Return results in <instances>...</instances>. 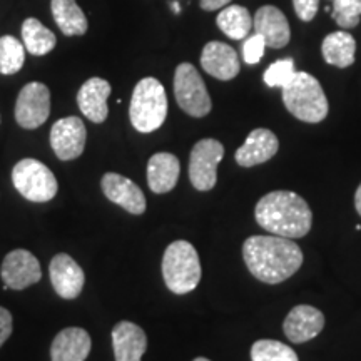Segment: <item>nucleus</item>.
<instances>
[{
	"mask_svg": "<svg viewBox=\"0 0 361 361\" xmlns=\"http://www.w3.org/2000/svg\"><path fill=\"white\" fill-rule=\"evenodd\" d=\"M243 258L256 279L266 284H278L301 268L303 251L288 238L251 236L243 245Z\"/></svg>",
	"mask_w": 361,
	"mask_h": 361,
	"instance_id": "f257e3e1",
	"label": "nucleus"
},
{
	"mask_svg": "<svg viewBox=\"0 0 361 361\" xmlns=\"http://www.w3.org/2000/svg\"><path fill=\"white\" fill-rule=\"evenodd\" d=\"M255 218L268 233L288 239L306 236L313 223L308 202L293 191L266 194L256 204Z\"/></svg>",
	"mask_w": 361,
	"mask_h": 361,
	"instance_id": "f03ea898",
	"label": "nucleus"
},
{
	"mask_svg": "<svg viewBox=\"0 0 361 361\" xmlns=\"http://www.w3.org/2000/svg\"><path fill=\"white\" fill-rule=\"evenodd\" d=\"M283 102L296 119L318 124L326 119L329 104L318 79L308 72H296L295 78L281 89Z\"/></svg>",
	"mask_w": 361,
	"mask_h": 361,
	"instance_id": "7ed1b4c3",
	"label": "nucleus"
},
{
	"mask_svg": "<svg viewBox=\"0 0 361 361\" xmlns=\"http://www.w3.org/2000/svg\"><path fill=\"white\" fill-rule=\"evenodd\" d=\"M168 116V96L164 85L154 78H144L134 87L130 97L129 119L139 133H154Z\"/></svg>",
	"mask_w": 361,
	"mask_h": 361,
	"instance_id": "20e7f679",
	"label": "nucleus"
},
{
	"mask_svg": "<svg viewBox=\"0 0 361 361\" xmlns=\"http://www.w3.org/2000/svg\"><path fill=\"white\" fill-rule=\"evenodd\" d=\"M201 261L196 247L188 241H174L162 258V278L174 295H186L201 281Z\"/></svg>",
	"mask_w": 361,
	"mask_h": 361,
	"instance_id": "39448f33",
	"label": "nucleus"
},
{
	"mask_svg": "<svg viewBox=\"0 0 361 361\" xmlns=\"http://www.w3.org/2000/svg\"><path fill=\"white\" fill-rule=\"evenodd\" d=\"M12 183L27 201L47 202L56 197L59 184L47 166L37 159H22L12 171Z\"/></svg>",
	"mask_w": 361,
	"mask_h": 361,
	"instance_id": "423d86ee",
	"label": "nucleus"
},
{
	"mask_svg": "<svg viewBox=\"0 0 361 361\" xmlns=\"http://www.w3.org/2000/svg\"><path fill=\"white\" fill-rule=\"evenodd\" d=\"M174 96L180 109L191 117H204L213 107L204 80L196 67L188 62H183L176 69Z\"/></svg>",
	"mask_w": 361,
	"mask_h": 361,
	"instance_id": "0eeeda50",
	"label": "nucleus"
},
{
	"mask_svg": "<svg viewBox=\"0 0 361 361\" xmlns=\"http://www.w3.org/2000/svg\"><path fill=\"white\" fill-rule=\"evenodd\" d=\"M224 146L216 139H201L194 144L189 159V179L197 191H211L218 183V166L223 161Z\"/></svg>",
	"mask_w": 361,
	"mask_h": 361,
	"instance_id": "6e6552de",
	"label": "nucleus"
},
{
	"mask_svg": "<svg viewBox=\"0 0 361 361\" xmlns=\"http://www.w3.org/2000/svg\"><path fill=\"white\" fill-rule=\"evenodd\" d=\"M51 114V92L42 82L25 84L16 102V121L24 129H37Z\"/></svg>",
	"mask_w": 361,
	"mask_h": 361,
	"instance_id": "1a4fd4ad",
	"label": "nucleus"
},
{
	"mask_svg": "<svg viewBox=\"0 0 361 361\" xmlns=\"http://www.w3.org/2000/svg\"><path fill=\"white\" fill-rule=\"evenodd\" d=\"M0 276L4 284L12 290H25L39 283L42 278L39 259L27 250H13L8 252L2 263Z\"/></svg>",
	"mask_w": 361,
	"mask_h": 361,
	"instance_id": "9d476101",
	"label": "nucleus"
},
{
	"mask_svg": "<svg viewBox=\"0 0 361 361\" xmlns=\"http://www.w3.org/2000/svg\"><path fill=\"white\" fill-rule=\"evenodd\" d=\"M87 130L79 117L59 119L51 129V146L61 161H72L84 152Z\"/></svg>",
	"mask_w": 361,
	"mask_h": 361,
	"instance_id": "9b49d317",
	"label": "nucleus"
},
{
	"mask_svg": "<svg viewBox=\"0 0 361 361\" xmlns=\"http://www.w3.org/2000/svg\"><path fill=\"white\" fill-rule=\"evenodd\" d=\"M102 192L114 204L124 207L130 214H142L146 211V196L137 184L116 173H107L101 180Z\"/></svg>",
	"mask_w": 361,
	"mask_h": 361,
	"instance_id": "f8f14e48",
	"label": "nucleus"
},
{
	"mask_svg": "<svg viewBox=\"0 0 361 361\" xmlns=\"http://www.w3.org/2000/svg\"><path fill=\"white\" fill-rule=\"evenodd\" d=\"M51 281L56 293L64 300H74L82 293L85 276L80 266L66 252L56 255L49 266Z\"/></svg>",
	"mask_w": 361,
	"mask_h": 361,
	"instance_id": "ddd939ff",
	"label": "nucleus"
},
{
	"mask_svg": "<svg viewBox=\"0 0 361 361\" xmlns=\"http://www.w3.org/2000/svg\"><path fill=\"white\" fill-rule=\"evenodd\" d=\"M324 316L314 306L300 305L295 306L283 323L284 335L293 343H306L313 340L323 331Z\"/></svg>",
	"mask_w": 361,
	"mask_h": 361,
	"instance_id": "4468645a",
	"label": "nucleus"
},
{
	"mask_svg": "<svg viewBox=\"0 0 361 361\" xmlns=\"http://www.w3.org/2000/svg\"><path fill=\"white\" fill-rule=\"evenodd\" d=\"M255 32L264 39L266 47L283 49L291 39L290 22L286 16L274 6H263L258 8L252 19Z\"/></svg>",
	"mask_w": 361,
	"mask_h": 361,
	"instance_id": "2eb2a0df",
	"label": "nucleus"
},
{
	"mask_svg": "<svg viewBox=\"0 0 361 361\" xmlns=\"http://www.w3.org/2000/svg\"><path fill=\"white\" fill-rule=\"evenodd\" d=\"M201 67L219 80H231L239 74V57L231 45L224 42L206 44L201 54Z\"/></svg>",
	"mask_w": 361,
	"mask_h": 361,
	"instance_id": "dca6fc26",
	"label": "nucleus"
},
{
	"mask_svg": "<svg viewBox=\"0 0 361 361\" xmlns=\"http://www.w3.org/2000/svg\"><path fill=\"white\" fill-rule=\"evenodd\" d=\"M279 141L276 134L269 129H255L247 135L246 142L238 149L234 159L243 168L263 164L278 152Z\"/></svg>",
	"mask_w": 361,
	"mask_h": 361,
	"instance_id": "f3484780",
	"label": "nucleus"
},
{
	"mask_svg": "<svg viewBox=\"0 0 361 361\" xmlns=\"http://www.w3.org/2000/svg\"><path fill=\"white\" fill-rule=\"evenodd\" d=\"M112 348L116 361H141L147 350V336L137 324L119 322L112 329Z\"/></svg>",
	"mask_w": 361,
	"mask_h": 361,
	"instance_id": "a211bd4d",
	"label": "nucleus"
},
{
	"mask_svg": "<svg viewBox=\"0 0 361 361\" xmlns=\"http://www.w3.org/2000/svg\"><path fill=\"white\" fill-rule=\"evenodd\" d=\"M111 96V84L106 79L90 78L78 92V104L82 114L92 123L101 124L109 116L107 99Z\"/></svg>",
	"mask_w": 361,
	"mask_h": 361,
	"instance_id": "6ab92c4d",
	"label": "nucleus"
},
{
	"mask_svg": "<svg viewBox=\"0 0 361 361\" xmlns=\"http://www.w3.org/2000/svg\"><path fill=\"white\" fill-rule=\"evenodd\" d=\"M92 341L82 328H66L54 338L51 346L52 361H85Z\"/></svg>",
	"mask_w": 361,
	"mask_h": 361,
	"instance_id": "aec40b11",
	"label": "nucleus"
},
{
	"mask_svg": "<svg viewBox=\"0 0 361 361\" xmlns=\"http://www.w3.org/2000/svg\"><path fill=\"white\" fill-rule=\"evenodd\" d=\"M179 159L171 152H157L147 162V184L152 192L166 194L178 184Z\"/></svg>",
	"mask_w": 361,
	"mask_h": 361,
	"instance_id": "412c9836",
	"label": "nucleus"
},
{
	"mask_svg": "<svg viewBox=\"0 0 361 361\" xmlns=\"http://www.w3.org/2000/svg\"><path fill=\"white\" fill-rule=\"evenodd\" d=\"M322 54L329 66L345 69V67L355 64L356 40L346 30H338V32H333L324 37L322 44Z\"/></svg>",
	"mask_w": 361,
	"mask_h": 361,
	"instance_id": "4be33fe9",
	"label": "nucleus"
},
{
	"mask_svg": "<svg viewBox=\"0 0 361 361\" xmlns=\"http://www.w3.org/2000/svg\"><path fill=\"white\" fill-rule=\"evenodd\" d=\"M51 8L57 27L67 37L87 32V17L75 0H51Z\"/></svg>",
	"mask_w": 361,
	"mask_h": 361,
	"instance_id": "5701e85b",
	"label": "nucleus"
},
{
	"mask_svg": "<svg viewBox=\"0 0 361 361\" xmlns=\"http://www.w3.org/2000/svg\"><path fill=\"white\" fill-rule=\"evenodd\" d=\"M216 24L229 39L243 40L251 32L252 17L246 7L226 6L216 17Z\"/></svg>",
	"mask_w": 361,
	"mask_h": 361,
	"instance_id": "b1692460",
	"label": "nucleus"
},
{
	"mask_svg": "<svg viewBox=\"0 0 361 361\" xmlns=\"http://www.w3.org/2000/svg\"><path fill=\"white\" fill-rule=\"evenodd\" d=\"M22 40H24L27 52L32 54V56H45L57 44L56 34L34 17H29L22 24Z\"/></svg>",
	"mask_w": 361,
	"mask_h": 361,
	"instance_id": "393cba45",
	"label": "nucleus"
},
{
	"mask_svg": "<svg viewBox=\"0 0 361 361\" xmlns=\"http://www.w3.org/2000/svg\"><path fill=\"white\" fill-rule=\"evenodd\" d=\"M25 62V47L12 35L0 37V74L12 75L22 69Z\"/></svg>",
	"mask_w": 361,
	"mask_h": 361,
	"instance_id": "a878e982",
	"label": "nucleus"
},
{
	"mask_svg": "<svg viewBox=\"0 0 361 361\" xmlns=\"http://www.w3.org/2000/svg\"><path fill=\"white\" fill-rule=\"evenodd\" d=\"M251 361H300L291 346L274 340H259L251 346Z\"/></svg>",
	"mask_w": 361,
	"mask_h": 361,
	"instance_id": "bb28decb",
	"label": "nucleus"
},
{
	"mask_svg": "<svg viewBox=\"0 0 361 361\" xmlns=\"http://www.w3.org/2000/svg\"><path fill=\"white\" fill-rule=\"evenodd\" d=\"M331 17L345 29H353L361 19V0H331Z\"/></svg>",
	"mask_w": 361,
	"mask_h": 361,
	"instance_id": "cd10ccee",
	"label": "nucleus"
},
{
	"mask_svg": "<svg viewBox=\"0 0 361 361\" xmlns=\"http://www.w3.org/2000/svg\"><path fill=\"white\" fill-rule=\"evenodd\" d=\"M295 61L293 59H281L271 64L264 72V82L268 87H284L295 78Z\"/></svg>",
	"mask_w": 361,
	"mask_h": 361,
	"instance_id": "c85d7f7f",
	"label": "nucleus"
},
{
	"mask_svg": "<svg viewBox=\"0 0 361 361\" xmlns=\"http://www.w3.org/2000/svg\"><path fill=\"white\" fill-rule=\"evenodd\" d=\"M264 49L266 42L259 34L255 32V35L247 37L245 40V45H243V59H245L246 64H258L264 56Z\"/></svg>",
	"mask_w": 361,
	"mask_h": 361,
	"instance_id": "c756f323",
	"label": "nucleus"
},
{
	"mask_svg": "<svg viewBox=\"0 0 361 361\" xmlns=\"http://www.w3.org/2000/svg\"><path fill=\"white\" fill-rule=\"evenodd\" d=\"M293 7L298 19L303 22L313 20L318 13L319 0H293Z\"/></svg>",
	"mask_w": 361,
	"mask_h": 361,
	"instance_id": "7c9ffc66",
	"label": "nucleus"
},
{
	"mask_svg": "<svg viewBox=\"0 0 361 361\" xmlns=\"http://www.w3.org/2000/svg\"><path fill=\"white\" fill-rule=\"evenodd\" d=\"M12 329H13V319H12L11 311H7L6 308L0 306V346L11 338Z\"/></svg>",
	"mask_w": 361,
	"mask_h": 361,
	"instance_id": "2f4dec72",
	"label": "nucleus"
},
{
	"mask_svg": "<svg viewBox=\"0 0 361 361\" xmlns=\"http://www.w3.org/2000/svg\"><path fill=\"white\" fill-rule=\"evenodd\" d=\"M229 2H231V0H201V8L207 12H214L229 6Z\"/></svg>",
	"mask_w": 361,
	"mask_h": 361,
	"instance_id": "473e14b6",
	"label": "nucleus"
},
{
	"mask_svg": "<svg viewBox=\"0 0 361 361\" xmlns=\"http://www.w3.org/2000/svg\"><path fill=\"white\" fill-rule=\"evenodd\" d=\"M355 207H356V213L361 216V184L355 192Z\"/></svg>",
	"mask_w": 361,
	"mask_h": 361,
	"instance_id": "72a5a7b5",
	"label": "nucleus"
},
{
	"mask_svg": "<svg viewBox=\"0 0 361 361\" xmlns=\"http://www.w3.org/2000/svg\"><path fill=\"white\" fill-rule=\"evenodd\" d=\"M194 361H211V360H207V358H196Z\"/></svg>",
	"mask_w": 361,
	"mask_h": 361,
	"instance_id": "f704fd0d",
	"label": "nucleus"
}]
</instances>
